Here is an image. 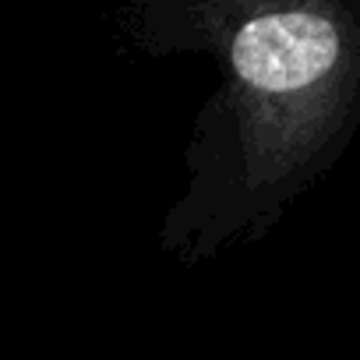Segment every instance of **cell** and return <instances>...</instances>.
<instances>
[{"mask_svg": "<svg viewBox=\"0 0 360 360\" xmlns=\"http://www.w3.org/2000/svg\"><path fill=\"white\" fill-rule=\"evenodd\" d=\"M223 57L230 71L223 198H233L237 188L240 195L258 198L283 169L276 106L318 89L335 71L342 57V32L314 8H255L226 22Z\"/></svg>", "mask_w": 360, "mask_h": 360, "instance_id": "1", "label": "cell"}]
</instances>
